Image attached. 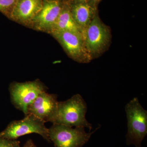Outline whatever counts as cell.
<instances>
[{
	"label": "cell",
	"instance_id": "10",
	"mask_svg": "<svg viewBox=\"0 0 147 147\" xmlns=\"http://www.w3.org/2000/svg\"><path fill=\"white\" fill-rule=\"evenodd\" d=\"M42 4V0H17L9 19L30 29Z\"/></svg>",
	"mask_w": 147,
	"mask_h": 147
},
{
	"label": "cell",
	"instance_id": "8",
	"mask_svg": "<svg viewBox=\"0 0 147 147\" xmlns=\"http://www.w3.org/2000/svg\"><path fill=\"white\" fill-rule=\"evenodd\" d=\"M64 3V0H42V8L32 22L30 29L49 34Z\"/></svg>",
	"mask_w": 147,
	"mask_h": 147
},
{
	"label": "cell",
	"instance_id": "1",
	"mask_svg": "<svg viewBox=\"0 0 147 147\" xmlns=\"http://www.w3.org/2000/svg\"><path fill=\"white\" fill-rule=\"evenodd\" d=\"M87 105L81 95H74L69 99L58 102L57 108L52 123L69 127H87L92 125L86 119Z\"/></svg>",
	"mask_w": 147,
	"mask_h": 147
},
{
	"label": "cell",
	"instance_id": "16",
	"mask_svg": "<svg viewBox=\"0 0 147 147\" xmlns=\"http://www.w3.org/2000/svg\"><path fill=\"white\" fill-rule=\"evenodd\" d=\"M92 0H69L70 3H88Z\"/></svg>",
	"mask_w": 147,
	"mask_h": 147
},
{
	"label": "cell",
	"instance_id": "4",
	"mask_svg": "<svg viewBox=\"0 0 147 147\" xmlns=\"http://www.w3.org/2000/svg\"><path fill=\"white\" fill-rule=\"evenodd\" d=\"M47 88L38 79L32 82L18 83L14 82L9 86L11 99L13 105L25 114H28L29 105Z\"/></svg>",
	"mask_w": 147,
	"mask_h": 147
},
{
	"label": "cell",
	"instance_id": "17",
	"mask_svg": "<svg viewBox=\"0 0 147 147\" xmlns=\"http://www.w3.org/2000/svg\"><path fill=\"white\" fill-rule=\"evenodd\" d=\"M93 2L96 5H97L98 4V3L99 2H100V1L101 0H92Z\"/></svg>",
	"mask_w": 147,
	"mask_h": 147
},
{
	"label": "cell",
	"instance_id": "9",
	"mask_svg": "<svg viewBox=\"0 0 147 147\" xmlns=\"http://www.w3.org/2000/svg\"><path fill=\"white\" fill-rule=\"evenodd\" d=\"M57 95L42 92L28 107V114H30L43 121L52 122L57 111Z\"/></svg>",
	"mask_w": 147,
	"mask_h": 147
},
{
	"label": "cell",
	"instance_id": "2",
	"mask_svg": "<svg viewBox=\"0 0 147 147\" xmlns=\"http://www.w3.org/2000/svg\"><path fill=\"white\" fill-rule=\"evenodd\" d=\"M125 110L128 127L127 144L141 147L147 134V111L142 107L137 97L126 104Z\"/></svg>",
	"mask_w": 147,
	"mask_h": 147
},
{
	"label": "cell",
	"instance_id": "13",
	"mask_svg": "<svg viewBox=\"0 0 147 147\" xmlns=\"http://www.w3.org/2000/svg\"><path fill=\"white\" fill-rule=\"evenodd\" d=\"M17 0H0V12L10 19Z\"/></svg>",
	"mask_w": 147,
	"mask_h": 147
},
{
	"label": "cell",
	"instance_id": "15",
	"mask_svg": "<svg viewBox=\"0 0 147 147\" xmlns=\"http://www.w3.org/2000/svg\"><path fill=\"white\" fill-rule=\"evenodd\" d=\"M23 147H37L31 139H29Z\"/></svg>",
	"mask_w": 147,
	"mask_h": 147
},
{
	"label": "cell",
	"instance_id": "11",
	"mask_svg": "<svg viewBox=\"0 0 147 147\" xmlns=\"http://www.w3.org/2000/svg\"><path fill=\"white\" fill-rule=\"evenodd\" d=\"M69 3L74 21L83 37L87 28L98 13L97 5L92 0L88 3Z\"/></svg>",
	"mask_w": 147,
	"mask_h": 147
},
{
	"label": "cell",
	"instance_id": "5",
	"mask_svg": "<svg viewBox=\"0 0 147 147\" xmlns=\"http://www.w3.org/2000/svg\"><path fill=\"white\" fill-rule=\"evenodd\" d=\"M87 133L84 127H71L53 124L48 129L50 142L55 147H82L86 144L93 133Z\"/></svg>",
	"mask_w": 147,
	"mask_h": 147
},
{
	"label": "cell",
	"instance_id": "14",
	"mask_svg": "<svg viewBox=\"0 0 147 147\" xmlns=\"http://www.w3.org/2000/svg\"><path fill=\"white\" fill-rule=\"evenodd\" d=\"M20 142L16 140H10L0 137V147H20Z\"/></svg>",
	"mask_w": 147,
	"mask_h": 147
},
{
	"label": "cell",
	"instance_id": "7",
	"mask_svg": "<svg viewBox=\"0 0 147 147\" xmlns=\"http://www.w3.org/2000/svg\"><path fill=\"white\" fill-rule=\"evenodd\" d=\"M50 34L59 42L67 55L74 61L79 63H87L92 60L81 34L64 31L54 32Z\"/></svg>",
	"mask_w": 147,
	"mask_h": 147
},
{
	"label": "cell",
	"instance_id": "12",
	"mask_svg": "<svg viewBox=\"0 0 147 147\" xmlns=\"http://www.w3.org/2000/svg\"><path fill=\"white\" fill-rule=\"evenodd\" d=\"M64 31L81 34L72 18L69 0H64L60 13L49 34L54 32Z\"/></svg>",
	"mask_w": 147,
	"mask_h": 147
},
{
	"label": "cell",
	"instance_id": "6",
	"mask_svg": "<svg viewBox=\"0 0 147 147\" xmlns=\"http://www.w3.org/2000/svg\"><path fill=\"white\" fill-rule=\"evenodd\" d=\"M45 122L35 116L28 114L21 120L13 121L9 124L6 128L0 132V137L10 140H16L27 134L36 133L50 142L48 128Z\"/></svg>",
	"mask_w": 147,
	"mask_h": 147
},
{
	"label": "cell",
	"instance_id": "3",
	"mask_svg": "<svg viewBox=\"0 0 147 147\" xmlns=\"http://www.w3.org/2000/svg\"><path fill=\"white\" fill-rule=\"evenodd\" d=\"M83 38L93 60L100 57L108 49L111 42V30L102 22L97 13L87 28Z\"/></svg>",
	"mask_w": 147,
	"mask_h": 147
}]
</instances>
